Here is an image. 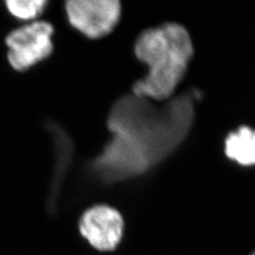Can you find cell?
Returning a JSON list of instances; mask_svg holds the SVG:
<instances>
[{
  "label": "cell",
  "instance_id": "6da1fadb",
  "mask_svg": "<svg viewBox=\"0 0 255 255\" xmlns=\"http://www.w3.org/2000/svg\"><path fill=\"white\" fill-rule=\"evenodd\" d=\"M195 117L194 97L179 96L163 107L129 95L116 102L108 127L113 133L92 168L102 182H119L146 172L182 144Z\"/></svg>",
  "mask_w": 255,
  "mask_h": 255
},
{
  "label": "cell",
  "instance_id": "7a4b0ae2",
  "mask_svg": "<svg viewBox=\"0 0 255 255\" xmlns=\"http://www.w3.org/2000/svg\"><path fill=\"white\" fill-rule=\"evenodd\" d=\"M134 53L147 66V72L133 84L132 94L146 100L164 101L182 82L194 46L185 27L165 23L143 31L137 38Z\"/></svg>",
  "mask_w": 255,
  "mask_h": 255
},
{
  "label": "cell",
  "instance_id": "3957f363",
  "mask_svg": "<svg viewBox=\"0 0 255 255\" xmlns=\"http://www.w3.org/2000/svg\"><path fill=\"white\" fill-rule=\"evenodd\" d=\"M54 28L45 21L18 27L6 37L8 61L17 71H26L46 59L53 51Z\"/></svg>",
  "mask_w": 255,
  "mask_h": 255
},
{
  "label": "cell",
  "instance_id": "277c9868",
  "mask_svg": "<svg viewBox=\"0 0 255 255\" xmlns=\"http://www.w3.org/2000/svg\"><path fill=\"white\" fill-rule=\"evenodd\" d=\"M69 23L83 35L101 38L119 23L121 4L118 0H69L65 3Z\"/></svg>",
  "mask_w": 255,
  "mask_h": 255
},
{
  "label": "cell",
  "instance_id": "5b68a950",
  "mask_svg": "<svg viewBox=\"0 0 255 255\" xmlns=\"http://www.w3.org/2000/svg\"><path fill=\"white\" fill-rule=\"evenodd\" d=\"M82 237L95 250H116L124 234V219L118 210L108 205H95L86 210L79 220Z\"/></svg>",
  "mask_w": 255,
  "mask_h": 255
},
{
  "label": "cell",
  "instance_id": "8992f818",
  "mask_svg": "<svg viewBox=\"0 0 255 255\" xmlns=\"http://www.w3.org/2000/svg\"><path fill=\"white\" fill-rule=\"evenodd\" d=\"M224 153L241 166H255V128L243 125L231 131L224 141Z\"/></svg>",
  "mask_w": 255,
  "mask_h": 255
},
{
  "label": "cell",
  "instance_id": "52a82bcc",
  "mask_svg": "<svg viewBox=\"0 0 255 255\" xmlns=\"http://www.w3.org/2000/svg\"><path fill=\"white\" fill-rule=\"evenodd\" d=\"M9 13L20 20H32L46 9V0H8L5 2Z\"/></svg>",
  "mask_w": 255,
  "mask_h": 255
},
{
  "label": "cell",
  "instance_id": "ba28073f",
  "mask_svg": "<svg viewBox=\"0 0 255 255\" xmlns=\"http://www.w3.org/2000/svg\"><path fill=\"white\" fill-rule=\"evenodd\" d=\"M251 255H255V250L253 252V253H252V254H251Z\"/></svg>",
  "mask_w": 255,
  "mask_h": 255
}]
</instances>
